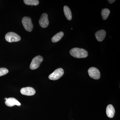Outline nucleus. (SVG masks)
Returning <instances> with one entry per match:
<instances>
[{"label": "nucleus", "mask_w": 120, "mask_h": 120, "mask_svg": "<svg viewBox=\"0 0 120 120\" xmlns=\"http://www.w3.org/2000/svg\"><path fill=\"white\" fill-rule=\"evenodd\" d=\"M5 40L9 42L19 41L21 39V38L19 35L14 32H8L5 35Z\"/></svg>", "instance_id": "nucleus-3"}, {"label": "nucleus", "mask_w": 120, "mask_h": 120, "mask_svg": "<svg viewBox=\"0 0 120 120\" xmlns=\"http://www.w3.org/2000/svg\"><path fill=\"white\" fill-rule=\"evenodd\" d=\"M64 35V32L62 31L58 32L52 38V41L54 43L57 42L62 38Z\"/></svg>", "instance_id": "nucleus-13"}, {"label": "nucleus", "mask_w": 120, "mask_h": 120, "mask_svg": "<svg viewBox=\"0 0 120 120\" xmlns=\"http://www.w3.org/2000/svg\"><path fill=\"white\" fill-rule=\"evenodd\" d=\"M35 90L32 87H23L20 90V92L22 94L27 96H32L35 94Z\"/></svg>", "instance_id": "nucleus-8"}, {"label": "nucleus", "mask_w": 120, "mask_h": 120, "mask_svg": "<svg viewBox=\"0 0 120 120\" xmlns=\"http://www.w3.org/2000/svg\"><path fill=\"white\" fill-rule=\"evenodd\" d=\"M5 103L7 106L9 107H12L15 105L20 106L21 105V103L17 99L13 98H7V100H5Z\"/></svg>", "instance_id": "nucleus-9"}, {"label": "nucleus", "mask_w": 120, "mask_h": 120, "mask_svg": "<svg viewBox=\"0 0 120 120\" xmlns=\"http://www.w3.org/2000/svg\"><path fill=\"white\" fill-rule=\"evenodd\" d=\"M106 35V32L104 30H101L96 32L95 37L98 41L101 42L104 40Z\"/></svg>", "instance_id": "nucleus-10"}, {"label": "nucleus", "mask_w": 120, "mask_h": 120, "mask_svg": "<svg viewBox=\"0 0 120 120\" xmlns=\"http://www.w3.org/2000/svg\"><path fill=\"white\" fill-rule=\"evenodd\" d=\"M115 113V110L113 106L112 105H108L106 109V113L107 116L109 118H113Z\"/></svg>", "instance_id": "nucleus-11"}, {"label": "nucleus", "mask_w": 120, "mask_h": 120, "mask_svg": "<svg viewBox=\"0 0 120 120\" xmlns=\"http://www.w3.org/2000/svg\"><path fill=\"white\" fill-rule=\"evenodd\" d=\"M110 13V11L109 9L107 8L102 9L101 14L103 19L104 20L107 19Z\"/></svg>", "instance_id": "nucleus-14"}, {"label": "nucleus", "mask_w": 120, "mask_h": 120, "mask_svg": "<svg viewBox=\"0 0 120 120\" xmlns=\"http://www.w3.org/2000/svg\"><path fill=\"white\" fill-rule=\"evenodd\" d=\"M88 73L90 77L95 79H98L101 77V73L98 68L94 67L90 68L88 70Z\"/></svg>", "instance_id": "nucleus-6"}, {"label": "nucleus", "mask_w": 120, "mask_h": 120, "mask_svg": "<svg viewBox=\"0 0 120 120\" xmlns=\"http://www.w3.org/2000/svg\"><path fill=\"white\" fill-rule=\"evenodd\" d=\"M115 1H116L115 0H108V1H109V2L110 3V4H112L113 3L115 2Z\"/></svg>", "instance_id": "nucleus-17"}, {"label": "nucleus", "mask_w": 120, "mask_h": 120, "mask_svg": "<svg viewBox=\"0 0 120 120\" xmlns=\"http://www.w3.org/2000/svg\"><path fill=\"white\" fill-rule=\"evenodd\" d=\"M43 58L41 56H37L32 60L30 65V68L32 70L38 68L41 63L43 61Z\"/></svg>", "instance_id": "nucleus-4"}, {"label": "nucleus", "mask_w": 120, "mask_h": 120, "mask_svg": "<svg viewBox=\"0 0 120 120\" xmlns=\"http://www.w3.org/2000/svg\"><path fill=\"white\" fill-rule=\"evenodd\" d=\"M22 24L26 30L28 32H31L33 30L34 26L31 21V19L30 17H24L22 19Z\"/></svg>", "instance_id": "nucleus-2"}, {"label": "nucleus", "mask_w": 120, "mask_h": 120, "mask_svg": "<svg viewBox=\"0 0 120 120\" xmlns=\"http://www.w3.org/2000/svg\"><path fill=\"white\" fill-rule=\"evenodd\" d=\"M64 73V72L63 69L58 68L49 76V79L51 80H57L62 77Z\"/></svg>", "instance_id": "nucleus-5"}, {"label": "nucleus", "mask_w": 120, "mask_h": 120, "mask_svg": "<svg viewBox=\"0 0 120 120\" xmlns=\"http://www.w3.org/2000/svg\"><path fill=\"white\" fill-rule=\"evenodd\" d=\"M64 11L65 15L69 20H71L72 18L71 12L70 9L67 6H64Z\"/></svg>", "instance_id": "nucleus-12"}, {"label": "nucleus", "mask_w": 120, "mask_h": 120, "mask_svg": "<svg viewBox=\"0 0 120 120\" xmlns=\"http://www.w3.org/2000/svg\"><path fill=\"white\" fill-rule=\"evenodd\" d=\"M40 26L43 28H46L49 24L48 15L46 13L42 14L39 20Z\"/></svg>", "instance_id": "nucleus-7"}, {"label": "nucleus", "mask_w": 120, "mask_h": 120, "mask_svg": "<svg viewBox=\"0 0 120 120\" xmlns=\"http://www.w3.org/2000/svg\"><path fill=\"white\" fill-rule=\"evenodd\" d=\"M8 72V70L7 68H0V76L6 75Z\"/></svg>", "instance_id": "nucleus-16"}, {"label": "nucleus", "mask_w": 120, "mask_h": 120, "mask_svg": "<svg viewBox=\"0 0 120 120\" xmlns=\"http://www.w3.org/2000/svg\"><path fill=\"white\" fill-rule=\"evenodd\" d=\"M70 53L71 56L76 58H86L88 56V52L86 50L77 47L71 49Z\"/></svg>", "instance_id": "nucleus-1"}, {"label": "nucleus", "mask_w": 120, "mask_h": 120, "mask_svg": "<svg viewBox=\"0 0 120 120\" xmlns=\"http://www.w3.org/2000/svg\"><path fill=\"white\" fill-rule=\"evenodd\" d=\"M23 1L26 4L29 5H37L39 3L38 0H24Z\"/></svg>", "instance_id": "nucleus-15"}, {"label": "nucleus", "mask_w": 120, "mask_h": 120, "mask_svg": "<svg viewBox=\"0 0 120 120\" xmlns=\"http://www.w3.org/2000/svg\"><path fill=\"white\" fill-rule=\"evenodd\" d=\"M8 98H4V99L5 100H6Z\"/></svg>", "instance_id": "nucleus-18"}]
</instances>
